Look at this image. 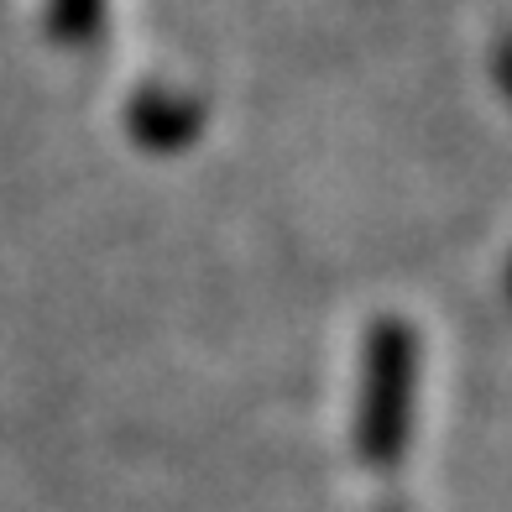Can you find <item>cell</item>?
<instances>
[{"label": "cell", "mask_w": 512, "mask_h": 512, "mask_svg": "<svg viewBox=\"0 0 512 512\" xmlns=\"http://www.w3.org/2000/svg\"><path fill=\"white\" fill-rule=\"evenodd\" d=\"M408 398H413V340L403 324H382L377 340H371L366 418H361V445L377 465L398 460V450H403Z\"/></svg>", "instance_id": "6da1fadb"}]
</instances>
